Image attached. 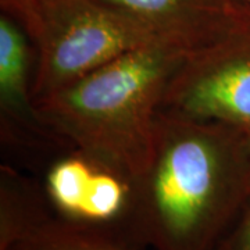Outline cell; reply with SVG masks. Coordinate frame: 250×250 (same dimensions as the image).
I'll return each mask as SVG.
<instances>
[{"mask_svg":"<svg viewBox=\"0 0 250 250\" xmlns=\"http://www.w3.org/2000/svg\"><path fill=\"white\" fill-rule=\"evenodd\" d=\"M102 1L187 54L214 47L250 28V9L243 0Z\"/></svg>","mask_w":250,"mask_h":250,"instance_id":"cell-6","label":"cell"},{"mask_svg":"<svg viewBox=\"0 0 250 250\" xmlns=\"http://www.w3.org/2000/svg\"><path fill=\"white\" fill-rule=\"evenodd\" d=\"M10 250H152L128 235L67 223L56 215Z\"/></svg>","mask_w":250,"mask_h":250,"instance_id":"cell-9","label":"cell"},{"mask_svg":"<svg viewBox=\"0 0 250 250\" xmlns=\"http://www.w3.org/2000/svg\"><path fill=\"white\" fill-rule=\"evenodd\" d=\"M243 1H245V3L248 4V7H249V9H250V0H243Z\"/></svg>","mask_w":250,"mask_h":250,"instance_id":"cell-12","label":"cell"},{"mask_svg":"<svg viewBox=\"0 0 250 250\" xmlns=\"http://www.w3.org/2000/svg\"><path fill=\"white\" fill-rule=\"evenodd\" d=\"M28 35L14 20L0 16V107L1 121L47 131L32 99L31 49ZM49 132V131H47Z\"/></svg>","mask_w":250,"mask_h":250,"instance_id":"cell-7","label":"cell"},{"mask_svg":"<svg viewBox=\"0 0 250 250\" xmlns=\"http://www.w3.org/2000/svg\"><path fill=\"white\" fill-rule=\"evenodd\" d=\"M217 250H250V199Z\"/></svg>","mask_w":250,"mask_h":250,"instance_id":"cell-11","label":"cell"},{"mask_svg":"<svg viewBox=\"0 0 250 250\" xmlns=\"http://www.w3.org/2000/svg\"><path fill=\"white\" fill-rule=\"evenodd\" d=\"M54 217L42 184L10 166L0 167V250H10Z\"/></svg>","mask_w":250,"mask_h":250,"instance_id":"cell-8","label":"cell"},{"mask_svg":"<svg viewBox=\"0 0 250 250\" xmlns=\"http://www.w3.org/2000/svg\"><path fill=\"white\" fill-rule=\"evenodd\" d=\"M160 113L227 125L250 136V28L188 54L168 81Z\"/></svg>","mask_w":250,"mask_h":250,"instance_id":"cell-4","label":"cell"},{"mask_svg":"<svg viewBox=\"0 0 250 250\" xmlns=\"http://www.w3.org/2000/svg\"><path fill=\"white\" fill-rule=\"evenodd\" d=\"M188 54L153 42L35 102L49 132L136 181L152 160L163 95Z\"/></svg>","mask_w":250,"mask_h":250,"instance_id":"cell-2","label":"cell"},{"mask_svg":"<svg viewBox=\"0 0 250 250\" xmlns=\"http://www.w3.org/2000/svg\"><path fill=\"white\" fill-rule=\"evenodd\" d=\"M42 185L57 218L132 238L135 182L123 172L74 147L50 163Z\"/></svg>","mask_w":250,"mask_h":250,"instance_id":"cell-5","label":"cell"},{"mask_svg":"<svg viewBox=\"0 0 250 250\" xmlns=\"http://www.w3.org/2000/svg\"><path fill=\"white\" fill-rule=\"evenodd\" d=\"M249 199L250 136L159 113L152 160L135 181V241L152 250H217Z\"/></svg>","mask_w":250,"mask_h":250,"instance_id":"cell-1","label":"cell"},{"mask_svg":"<svg viewBox=\"0 0 250 250\" xmlns=\"http://www.w3.org/2000/svg\"><path fill=\"white\" fill-rule=\"evenodd\" d=\"M0 6L1 13L14 20L32 42L39 25V0H0Z\"/></svg>","mask_w":250,"mask_h":250,"instance_id":"cell-10","label":"cell"},{"mask_svg":"<svg viewBox=\"0 0 250 250\" xmlns=\"http://www.w3.org/2000/svg\"><path fill=\"white\" fill-rule=\"evenodd\" d=\"M153 42L164 41L102 0H39L34 103Z\"/></svg>","mask_w":250,"mask_h":250,"instance_id":"cell-3","label":"cell"}]
</instances>
